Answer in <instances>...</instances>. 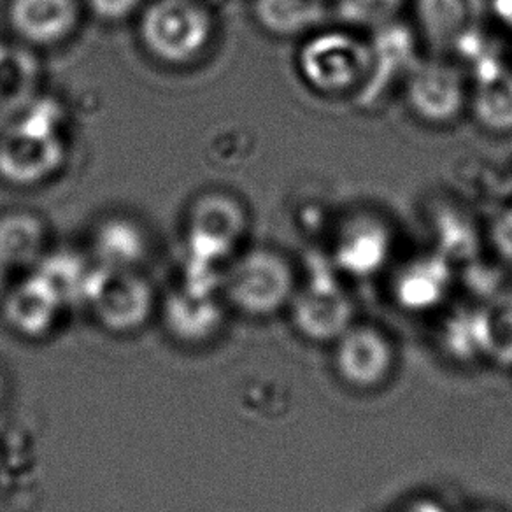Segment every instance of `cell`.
<instances>
[{"instance_id":"6","label":"cell","mask_w":512,"mask_h":512,"mask_svg":"<svg viewBox=\"0 0 512 512\" xmlns=\"http://www.w3.org/2000/svg\"><path fill=\"white\" fill-rule=\"evenodd\" d=\"M293 321L300 334L316 342L337 341L351 327L353 304L327 265H316L293 297Z\"/></svg>"},{"instance_id":"8","label":"cell","mask_w":512,"mask_h":512,"mask_svg":"<svg viewBox=\"0 0 512 512\" xmlns=\"http://www.w3.org/2000/svg\"><path fill=\"white\" fill-rule=\"evenodd\" d=\"M490 0H416L421 36L441 53L460 51L483 32Z\"/></svg>"},{"instance_id":"12","label":"cell","mask_w":512,"mask_h":512,"mask_svg":"<svg viewBox=\"0 0 512 512\" xmlns=\"http://www.w3.org/2000/svg\"><path fill=\"white\" fill-rule=\"evenodd\" d=\"M453 285V267L439 251L414 256L393 279V297L406 311H430L442 304Z\"/></svg>"},{"instance_id":"7","label":"cell","mask_w":512,"mask_h":512,"mask_svg":"<svg viewBox=\"0 0 512 512\" xmlns=\"http://www.w3.org/2000/svg\"><path fill=\"white\" fill-rule=\"evenodd\" d=\"M246 228L248 214L239 200L227 193H206L190 211V248L204 262L220 260L242 239Z\"/></svg>"},{"instance_id":"16","label":"cell","mask_w":512,"mask_h":512,"mask_svg":"<svg viewBox=\"0 0 512 512\" xmlns=\"http://www.w3.org/2000/svg\"><path fill=\"white\" fill-rule=\"evenodd\" d=\"M472 109L476 120L495 134L512 132V71L491 67L477 72L472 93Z\"/></svg>"},{"instance_id":"13","label":"cell","mask_w":512,"mask_h":512,"mask_svg":"<svg viewBox=\"0 0 512 512\" xmlns=\"http://www.w3.org/2000/svg\"><path fill=\"white\" fill-rule=\"evenodd\" d=\"M78 20V0H13L9 6L13 32L36 46L62 43Z\"/></svg>"},{"instance_id":"22","label":"cell","mask_w":512,"mask_h":512,"mask_svg":"<svg viewBox=\"0 0 512 512\" xmlns=\"http://www.w3.org/2000/svg\"><path fill=\"white\" fill-rule=\"evenodd\" d=\"M442 344L446 353L456 360H472L484 356L481 309L479 311H458L444 321L441 332Z\"/></svg>"},{"instance_id":"10","label":"cell","mask_w":512,"mask_h":512,"mask_svg":"<svg viewBox=\"0 0 512 512\" xmlns=\"http://www.w3.org/2000/svg\"><path fill=\"white\" fill-rule=\"evenodd\" d=\"M390 227L372 214L346 221L335 237L334 267L353 278H369L383 269L392 253Z\"/></svg>"},{"instance_id":"28","label":"cell","mask_w":512,"mask_h":512,"mask_svg":"<svg viewBox=\"0 0 512 512\" xmlns=\"http://www.w3.org/2000/svg\"><path fill=\"white\" fill-rule=\"evenodd\" d=\"M2 279H4V265L0 264V286H2Z\"/></svg>"},{"instance_id":"26","label":"cell","mask_w":512,"mask_h":512,"mask_svg":"<svg viewBox=\"0 0 512 512\" xmlns=\"http://www.w3.org/2000/svg\"><path fill=\"white\" fill-rule=\"evenodd\" d=\"M490 11L507 29H512V0H490Z\"/></svg>"},{"instance_id":"17","label":"cell","mask_w":512,"mask_h":512,"mask_svg":"<svg viewBox=\"0 0 512 512\" xmlns=\"http://www.w3.org/2000/svg\"><path fill=\"white\" fill-rule=\"evenodd\" d=\"M93 251L102 267L128 269L143 258L146 241L136 223L123 218H111L95 230Z\"/></svg>"},{"instance_id":"23","label":"cell","mask_w":512,"mask_h":512,"mask_svg":"<svg viewBox=\"0 0 512 512\" xmlns=\"http://www.w3.org/2000/svg\"><path fill=\"white\" fill-rule=\"evenodd\" d=\"M37 278L41 279L58 299L64 292H71L74 288H79V285H88L90 274H86L85 267L76 256H72L71 253H58L44 260Z\"/></svg>"},{"instance_id":"14","label":"cell","mask_w":512,"mask_h":512,"mask_svg":"<svg viewBox=\"0 0 512 512\" xmlns=\"http://www.w3.org/2000/svg\"><path fill=\"white\" fill-rule=\"evenodd\" d=\"M253 15L271 36H311L334 18L332 0H255Z\"/></svg>"},{"instance_id":"9","label":"cell","mask_w":512,"mask_h":512,"mask_svg":"<svg viewBox=\"0 0 512 512\" xmlns=\"http://www.w3.org/2000/svg\"><path fill=\"white\" fill-rule=\"evenodd\" d=\"M369 43L372 53L369 78L355 93L358 104L363 107L377 104L395 83H404L418 60L413 32L397 20L374 30Z\"/></svg>"},{"instance_id":"18","label":"cell","mask_w":512,"mask_h":512,"mask_svg":"<svg viewBox=\"0 0 512 512\" xmlns=\"http://www.w3.org/2000/svg\"><path fill=\"white\" fill-rule=\"evenodd\" d=\"M43 221L36 214L9 213L0 218V264L27 265L43 251Z\"/></svg>"},{"instance_id":"29","label":"cell","mask_w":512,"mask_h":512,"mask_svg":"<svg viewBox=\"0 0 512 512\" xmlns=\"http://www.w3.org/2000/svg\"><path fill=\"white\" fill-rule=\"evenodd\" d=\"M476 512H493V511H476Z\"/></svg>"},{"instance_id":"15","label":"cell","mask_w":512,"mask_h":512,"mask_svg":"<svg viewBox=\"0 0 512 512\" xmlns=\"http://www.w3.org/2000/svg\"><path fill=\"white\" fill-rule=\"evenodd\" d=\"M86 290L97 302L100 313L113 318L137 316L148 304V286L128 269L100 267L90 274Z\"/></svg>"},{"instance_id":"5","label":"cell","mask_w":512,"mask_h":512,"mask_svg":"<svg viewBox=\"0 0 512 512\" xmlns=\"http://www.w3.org/2000/svg\"><path fill=\"white\" fill-rule=\"evenodd\" d=\"M407 106L428 125H448L462 114L467 90L462 72L442 58H418L404 81Z\"/></svg>"},{"instance_id":"11","label":"cell","mask_w":512,"mask_h":512,"mask_svg":"<svg viewBox=\"0 0 512 512\" xmlns=\"http://www.w3.org/2000/svg\"><path fill=\"white\" fill-rule=\"evenodd\" d=\"M335 367L355 388H374L393 367V349L383 332L372 327H351L337 339Z\"/></svg>"},{"instance_id":"19","label":"cell","mask_w":512,"mask_h":512,"mask_svg":"<svg viewBox=\"0 0 512 512\" xmlns=\"http://www.w3.org/2000/svg\"><path fill=\"white\" fill-rule=\"evenodd\" d=\"M37 76L36 58L15 46L0 44V107L27 106L36 93Z\"/></svg>"},{"instance_id":"3","label":"cell","mask_w":512,"mask_h":512,"mask_svg":"<svg viewBox=\"0 0 512 512\" xmlns=\"http://www.w3.org/2000/svg\"><path fill=\"white\" fill-rule=\"evenodd\" d=\"M65 160L57 113H29L0 137V178L11 185L32 186L51 178Z\"/></svg>"},{"instance_id":"25","label":"cell","mask_w":512,"mask_h":512,"mask_svg":"<svg viewBox=\"0 0 512 512\" xmlns=\"http://www.w3.org/2000/svg\"><path fill=\"white\" fill-rule=\"evenodd\" d=\"M93 15L104 22H120L132 15L141 0H86Z\"/></svg>"},{"instance_id":"1","label":"cell","mask_w":512,"mask_h":512,"mask_svg":"<svg viewBox=\"0 0 512 512\" xmlns=\"http://www.w3.org/2000/svg\"><path fill=\"white\" fill-rule=\"evenodd\" d=\"M299 71L307 85L323 95L356 93L369 78V41L346 29L316 30L299 51Z\"/></svg>"},{"instance_id":"2","label":"cell","mask_w":512,"mask_h":512,"mask_svg":"<svg viewBox=\"0 0 512 512\" xmlns=\"http://www.w3.org/2000/svg\"><path fill=\"white\" fill-rule=\"evenodd\" d=\"M144 48L165 64L192 62L213 36V16L199 0H153L139 23Z\"/></svg>"},{"instance_id":"27","label":"cell","mask_w":512,"mask_h":512,"mask_svg":"<svg viewBox=\"0 0 512 512\" xmlns=\"http://www.w3.org/2000/svg\"><path fill=\"white\" fill-rule=\"evenodd\" d=\"M411 512H446L442 509L441 505L435 504V502H420L413 507Z\"/></svg>"},{"instance_id":"24","label":"cell","mask_w":512,"mask_h":512,"mask_svg":"<svg viewBox=\"0 0 512 512\" xmlns=\"http://www.w3.org/2000/svg\"><path fill=\"white\" fill-rule=\"evenodd\" d=\"M490 241L505 264L512 265V207L498 214L491 223Z\"/></svg>"},{"instance_id":"4","label":"cell","mask_w":512,"mask_h":512,"mask_svg":"<svg viewBox=\"0 0 512 512\" xmlns=\"http://www.w3.org/2000/svg\"><path fill=\"white\" fill-rule=\"evenodd\" d=\"M228 297L251 314L279 311L293 297V271L272 249H251L227 274Z\"/></svg>"},{"instance_id":"21","label":"cell","mask_w":512,"mask_h":512,"mask_svg":"<svg viewBox=\"0 0 512 512\" xmlns=\"http://www.w3.org/2000/svg\"><path fill=\"white\" fill-rule=\"evenodd\" d=\"M406 0H332L337 22L349 29L377 30L395 22Z\"/></svg>"},{"instance_id":"20","label":"cell","mask_w":512,"mask_h":512,"mask_svg":"<svg viewBox=\"0 0 512 512\" xmlns=\"http://www.w3.org/2000/svg\"><path fill=\"white\" fill-rule=\"evenodd\" d=\"M484 356L504 367L512 365V297L481 309Z\"/></svg>"}]
</instances>
